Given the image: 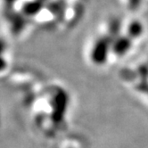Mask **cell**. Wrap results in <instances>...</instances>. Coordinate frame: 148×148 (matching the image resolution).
Here are the masks:
<instances>
[{
    "label": "cell",
    "mask_w": 148,
    "mask_h": 148,
    "mask_svg": "<svg viewBox=\"0 0 148 148\" xmlns=\"http://www.w3.org/2000/svg\"><path fill=\"white\" fill-rule=\"evenodd\" d=\"M9 49L6 46L5 41L0 39V72L4 71L8 66L9 56H8Z\"/></svg>",
    "instance_id": "1"
}]
</instances>
